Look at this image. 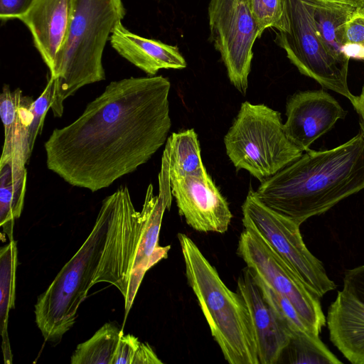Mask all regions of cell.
I'll list each match as a JSON object with an SVG mask.
<instances>
[{
  "label": "cell",
  "mask_w": 364,
  "mask_h": 364,
  "mask_svg": "<svg viewBox=\"0 0 364 364\" xmlns=\"http://www.w3.org/2000/svg\"><path fill=\"white\" fill-rule=\"evenodd\" d=\"M171 82L162 75L112 81L70 124L44 144L48 168L95 192L148 162L171 127Z\"/></svg>",
  "instance_id": "1"
},
{
  "label": "cell",
  "mask_w": 364,
  "mask_h": 364,
  "mask_svg": "<svg viewBox=\"0 0 364 364\" xmlns=\"http://www.w3.org/2000/svg\"><path fill=\"white\" fill-rule=\"evenodd\" d=\"M364 189V134L362 132L331 149L311 150L255 191L258 199L301 225Z\"/></svg>",
  "instance_id": "2"
},
{
  "label": "cell",
  "mask_w": 364,
  "mask_h": 364,
  "mask_svg": "<svg viewBox=\"0 0 364 364\" xmlns=\"http://www.w3.org/2000/svg\"><path fill=\"white\" fill-rule=\"evenodd\" d=\"M125 14L122 0L71 1L66 39L50 73L55 81L54 117H62L64 101L79 89L105 80L103 52Z\"/></svg>",
  "instance_id": "3"
},
{
  "label": "cell",
  "mask_w": 364,
  "mask_h": 364,
  "mask_svg": "<svg viewBox=\"0 0 364 364\" xmlns=\"http://www.w3.org/2000/svg\"><path fill=\"white\" fill-rule=\"evenodd\" d=\"M186 276L224 358L230 364H259L253 328L247 307L230 290L197 245L178 233Z\"/></svg>",
  "instance_id": "4"
},
{
  "label": "cell",
  "mask_w": 364,
  "mask_h": 364,
  "mask_svg": "<svg viewBox=\"0 0 364 364\" xmlns=\"http://www.w3.org/2000/svg\"><path fill=\"white\" fill-rule=\"evenodd\" d=\"M112 194L106 197L88 237L35 304V318L45 341L58 342L74 325L97 272L110 224Z\"/></svg>",
  "instance_id": "5"
},
{
  "label": "cell",
  "mask_w": 364,
  "mask_h": 364,
  "mask_svg": "<svg viewBox=\"0 0 364 364\" xmlns=\"http://www.w3.org/2000/svg\"><path fill=\"white\" fill-rule=\"evenodd\" d=\"M224 144L235 167L248 171L260 182L303 153L287 137L279 112L247 101L241 104Z\"/></svg>",
  "instance_id": "6"
},
{
  "label": "cell",
  "mask_w": 364,
  "mask_h": 364,
  "mask_svg": "<svg viewBox=\"0 0 364 364\" xmlns=\"http://www.w3.org/2000/svg\"><path fill=\"white\" fill-rule=\"evenodd\" d=\"M282 1L283 26L275 41L301 74L350 100L354 95L348 85L349 62L334 56L321 40L314 16V0Z\"/></svg>",
  "instance_id": "7"
},
{
  "label": "cell",
  "mask_w": 364,
  "mask_h": 364,
  "mask_svg": "<svg viewBox=\"0 0 364 364\" xmlns=\"http://www.w3.org/2000/svg\"><path fill=\"white\" fill-rule=\"evenodd\" d=\"M242 213L244 228L257 232L315 295L320 298L336 288L322 262L306 246L300 225L268 208L252 190Z\"/></svg>",
  "instance_id": "8"
},
{
  "label": "cell",
  "mask_w": 364,
  "mask_h": 364,
  "mask_svg": "<svg viewBox=\"0 0 364 364\" xmlns=\"http://www.w3.org/2000/svg\"><path fill=\"white\" fill-rule=\"evenodd\" d=\"M210 38L220 53L230 83L242 95L248 88L257 26L244 0H210Z\"/></svg>",
  "instance_id": "9"
},
{
  "label": "cell",
  "mask_w": 364,
  "mask_h": 364,
  "mask_svg": "<svg viewBox=\"0 0 364 364\" xmlns=\"http://www.w3.org/2000/svg\"><path fill=\"white\" fill-rule=\"evenodd\" d=\"M237 254L252 274L287 298L312 331L319 336L326 324L319 297L306 287L257 232L244 229L239 237Z\"/></svg>",
  "instance_id": "10"
},
{
  "label": "cell",
  "mask_w": 364,
  "mask_h": 364,
  "mask_svg": "<svg viewBox=\"0 0 364 364\" xmlns=\"http://www.w3.org/2000/svg\"><path fill=\"white\" fill-rule=\"evenodd\" d=\"M112 196V218L92 285L109 283L116 287L124 297L142 223L141 213L135 210L127 187L117 189Z\"/></svg>",
  "instance_id": "11"
},
{
  "label": "cell",
  "mask_w": 364,
  "mask_h": 364,
  "mask_svg": "<svg viewBox=\"0 0 364 364\" xmlns=\"http://www.w3.org/2000/svg\"><path fill=\"white\" fill-rule=\"evenodd\" d=\"M169 175L178 213L191 228L202 232H227L232 215L205 168L191 174Z\"/></svg>",
  "instance_id": "12"
},
{
  "label": "cell",
  "mask_w": 364,
  "mask_h": 364,
  "mask_svg": "<svg viewBox=\"0 0 364 364\" xmlns=\"http://www.w3.org/2000/svg\"><path fill=\"white\" fill-rule=\"evenodd\" d=\"M172 199L170 176L166 172L160 171L159 194H154L153 186L149 184L140 211L141 232L130 272L127 294L124 297L125 317L132 308L146 272L168 256L171 246L161 247L158 242L163 215L166 209H170Z\"/></svg>",
  "instance_id": "13"
},
{
  "label": "cell",
  "mask_w": 364,
  "mask_h": 364,
  "mask_svg": "<svg viewBox=\"0 0 364 364\" xmlns=\"http://www.w3.org/2000/svg\"><path fill=\"white\" fill-rule=\"evenodd\" d=\"M284 132L301 151L328 132L346 112L323 90L299 91L289 97L286 105Z\"/></svg>",
  "instance_id": "14"
},
{
  "label": "cell",
  "mask_w": 364,
  "mask_h": 364,
  "mask_svg": "<svg viewBox=\"0 0 364 364\" xmlns=\"http://www.w3.org/2000/svg\"><path fill=\"white\" fill-rule=\"evenodd\" d=\"M237 292L249 313L259 364L277 363L291 338V332L263 297L247 267L238 277Z\"/></svg>",
  "instance_id": "15"
},
{
  "label": "cell",
  "mask_w": 364,
  "mask_h": 364,
  "mask_svg": "<svg viewBox=\"0 0 364 364\" xmlns=\"http://www.w3.org/2000/svg\"><path fill=\"white\" fill-rule=\"evenodd\" d=\"M72 0H34L19 20L29 30L34 46L50 73L68 33Z\"/></svg>",
  "instance_id": "16"
},
{
  "label": "cell",
  "mask_w": 364,
  "mask_h": 364,
  "mask_svg": "<svg viewBox=\"0 0 364 364\" xmlns=\"http://www.w3.org/2000/svg\"><path fill=\"white\" fill-rule=\"evenodd\" d=\"M332 343L351 363L364 364V304L343 289L326 316Z\"/></svg>",
  "instance_id": "17"
},
{
  "label": "cell",
  "mask_w": 364,
  "mask_h": 364,
  "mask_svg": "<svg viewBox=\"0 0 364 364\" xmlns=\"http://www.w3.org/2000/svg\"><path fill=\"white\" fill-rule=\"evenodd\" d=\"M109 40L118 54L149 76H154L161 69H183L187 65L178 47L134 33L122 21Z\"/></svg>",
  "instance_id": "18"
},
{
  "label": "cell",
  "mask_w": 364,
  "mask_h": 364,
  "mask_svg": "<svg viewBox=\"0 0 364 364\" xmlns=\"http://www.w3.org/2000/svg\"><path fill=\"white\" fill-rule=\"evenodd\" d=\"M32 97L24 96L19 88L11 90L4 85L0 95V115L4 129V141L0 161L16 156L29 160L32 151L28 144L30 107Z\"/></svg>",
  "instance_id": "19"
},
{
  "label": "cell",
  "mask_w": 364,
  "mask_h": 364,
  "mask_svg": "<svg viewBox=\"0 0 364 364\" xmlns=\"http://www.w3.org/2000/svg\"><path fill=\"white\" fill-rule=\"evenodd\" d=\"M26 164L17 159L0 163V225L10 240L22 212L26 189Z\"/></svg>",
  "instance_id": "20"
},
{
  "label": "cell",
  "mask_w": 364,
  "mask_h": 364,
  "mask_svg": "<svg viewBox=\"0 0 364 364\" xmlns=\"http://www.w3.org/2000/svg\"><path fill=\"white\" fill-rule=\"evenodd\" d=\"M314 16L318 34L328 50L337 58L348 61L343 53L347 22L359 9L330 1L314 0Z\"/></svg>",
  "instance_id": "21"
},
{
  "label": "cell",
  "mask_w": 364,
  "mask_h": 364,
  "mask_svg": "<svg viewBox=\"0 0 364 364\" xmlns=\"http://www.w3.org/2000/svg\"><path fill=\"white\" fill-rule=\"evenodd\" d=\"M18 265L16 242L11 240L0 250V331L4 363H12V353L8 335L10 310L15 306L16 275Z\"/></svg>",
  "instance_id": "22"
},
{
  "label": "cell",
  "mask_w": 364,
  "mask_h": 364,
  "mask_svg": "<svg viewBox=\"0 0 364 364\" xmlns=\"http://www.w3.org/2000/svg\"><path fill=\"white\" fill-rule=\"evenodd\" d=\"M163 154L168 159L169 172L191 174L205 168L193 129L172 133L166 140Z\"/></svg>",
  "instance_id": "23"
},
{
  "label": "cell",
  "mask_w": 364,
  "mask_h": 364,
  "mask_svg": "<svg viewBox=\"0 0 364 364\" xmlns=\"http://www.w3.org/2000/svg\"><path fill=\"white\" fill-rule=\"evenodd\" d=\"M123 330L106 323L86 341L77 345L71 356L72 364H112Z\"/></svg>",
  "instance_id": "24"
},
{
  "label": "cell",
  "mask_w": 364,
  "mask_h": 364,
  "mask_svg": "<svg viewBox=\"0 0 364 364\" xmlns=\"http://www.w3.org/2000/svg\"><path fill=\"white\" fill-rule=\"evenodd\" d=\"M284 352L290 363L341 364L342 362L312 332L292 335ZM283 352V353H284Z\"/></svg>",
  "instance_id": "25"
},
{
  "label": "cell",
  "mask_w": 364,
  "mask_h": 364,
  "mask_svg": "<svg viewBox=\"0 0 364 364\" xmlns=\"http://www.w3.org/2000/svg\"><path fill=\"white\" fill-rule=\"evenodd\" d=\"M252 275L263 297L289 328L292 335L301 332L314 333L287 298L274 290L258 276L254 274Z\"/></svg>",
  "instance_id": "26"
},
{
  "label": "cell",
  "mask_w": 364,
  "mask_h": 364,
  "mask_svg": "<svg viewBox=\"0 0 364 364\" xmlns=\"http://www.w3.org/2000/svg\"><path fill=\"white\" fill-rule=\"evenodd\" d=\"M258 28L259 36L269 28L279 31L283 26L282 0H244Z\"/></svg>",
  "instance_id": "27"
},
{
  "label": "cell",
  "mask_w": 364,
  "mask_h": 364,
  "mask_svg": "<svg viewBox=\"0 0 364 364\" xmlns=\"http://www.w3.org/2000/svg\"><path fill=\"white\" fill-rule=\"evenodd\" d=\"M55 92V81L49 77L48 83L41 94L30 107L31 122L28 127V144L33 151L36 139L41 134L44 120L48 110L51 108Z\"/></svg>",
  "instance_id": "28"
},
{
  "label": "cell",
  "mask_w": 364,
  "mask_h": 364,
  "mask_svg": "<svg viewBox=\"0 0 364 364\" xmlns=\"http://www.w3.org/2000/svg\"><path fill=\"white\" fill-rule=\"evenodd\" d=\"M343 53L348 58L364 60V14L357 10L347 22Z\"/></svg>",
  "instance_id": "29"
},
{
  "label": "cell",
  "mask_w": 364,
  "mask_h": 364,
  "mask_svg": "<svg viewBox=\"0 0 364 364\" xmlns=\"http://www.w3.org/2000/svg\"><path fill=\"white\" fill-rule=\"evenodd\" d=\"M141 342L132 334H123L118 343L112 364H132Z\"/></svg>",
  "instance_id": "30"
},
{
  "label": "cell",
  "mask_w": 364,
  "mask_h": 364,
  "mask_svg": "<svg viewBox=\"0 0 364 364\" xmlns=\"http://www.w3.org/2000/svg\"><path fill=\"white\" fill-rule=\"evenodd\" d=\"M343 289L364 304V265L346 272Z\"/></svg>",
  "instance_id": "31"
},
{
  "label": "cell",
  "mask_w": 364,
  "mask_h": 364,
  "mask_svg": "<svg viewBox=\"0 0 364 364\" xmlns=\"http://www.w3.org/2000/svg\"><path fill=\"white\" fill-rule=\"evenodd\" d=\"M34 0H0V19L2 22L19 19L29 9Z\"/></svg>",
  "instance_id": "32"
},
{
  "label": "cell",
  "mask_w": 364,
  "mask_h": 364,
  "mask_svg": "<svg viewBox=\"0 0 364 364\" xmlns=\"http://www.w3.org/2000/svg\"><path fill=\"white\" fill-rule=\"evenodd\" d=\"M162 361L148 343H140L132 364H161Z\"/></svg>",
  "instance_id": "33"
},
{
  "label": "cell",
  "mask_w": 364,
  "mask_h": 364,
  "mask_svg": "<svg viewBox=\"0 0 364 364\" xmlns=\"http://www.w3.org/2000/svg\"><path fill=\"white\" fill-rule=\"evenodd\" d=\"M360 119V126L364 134V84L359 95H354L350 100Z\"/></svg>",
  "instance_id": "34"
},
{
  "label": "cell",
  "mask_w": 364,
  "mask_h": 364,
  "mask_svg": "<svg viewBox=\"0 0 364 364\" xmlns=\"http://www.w3.org/2000/svg\"><path fill=\"white\" fill-rule=\"evenodd\" d=\"M322 1H330L349 5L355 8L363 9L364 8V0H316Z\"/></svg>",
  "instance_id": "35"
},
{
  "label": "cell",
  "mask_w": 364,
  "mask_h": 364,
  "mask_svg": "<svg viewBox=\"0 0 364 364\" xmlns=\"http://www.w3.org/2000/svg\"><path fill=\"white\" fill-rule=\"evenodd\" d=\"M361 11L364 14V8L361 9Z\"/></svg>",
  "instance_id": "36"
}]
</instances>
